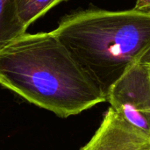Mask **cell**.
Masks as SVG:
<instances>
[{"instance_id":"obj_6","label":"cell","mask_w":150,"mask_h":150,"mask_svg":"<svg viewBox=\"0 0 150 150\" xmlns=\"http://www.w3.org/2000/svg\"><path fill=\"white\" fill-rule=\"evenodd\" d=\"M66 0H14L16 15L27 30L29 25L58 4Z\"/></svg>"},{"instance_id":"obj_7","label":"cell","mask_w":150,"mask_h":150,"mask_svg":"<svg viewBox=\"0 0 150 150\" xmlns=\"http://www.w3.org/2000/svg\"><path fill=\"white\" fill-rule=\"evenodd\" d=\"M135 9L150 12V0H136Z\"/></svg>"},{"instance_id":"obj_4","label":"cell","mask_w":150,"mask_h":150,"mask_svg":"<svg viewBox=\"0 0 150 150\" xmlns=\"http://www.w3.org/2000/svg\"><path fill=\"white\" fill-rule=\"evenodd\" d=\"M80 150H150V132L128 122L111 106Z\"/></svg>"},{"instance_id":"obj_1","label":"cell","mask_w":150,"mask_h":150,"mask_svg":"<svg viewBox=\"0 0 150 150\" xmlns=\"http://www.w3.org/2000/svg\"><path fill=\"white\" fill-rule=\"evenodd\" d=\"M0 85L60 118L106 102L100 86L53 32L25 33L0 50Z\"/></svg>"},{"instance_id":"obj_8","label":"cell","mask_w":150,"mask_h":150,"mask_svg":"<svg viewBox=\"0 0 150 150\" xmlns=\"http://www.w3.org/2000/svg\"><path fill=\"white\" fill-rule=\"evenodd\" d=\"M140 62H144V63H146V64H148V65L150 66V49L142 57V59L140 60Z\"/></svg>"},{"instance_id":"obj_5","label":"cell","mask_w":150,"mask_h":150,"mask_svg":"<svg viewBox=\"0 0 150 150\" xmlns=\"http://www.w3.org/2000/svg\"><path fill=\"white\" fill-rule=\"evenodd\" d=\"M25 33L16 15L14 0H0V50Z\"/></svg>"},{"instance_id":"obj_2","label":"cell","mask_w":150,"mask_h":150,"mask_svg":"<svg viewBox=\"0 0 150 150\" xmlns=\"http://www.w3.org/2000/svg\"><path fill=\"white\" fill-rule=\"evenodd\" d=\"M52 32L106 97L150 49V12L89 8L66 15Z\"/></svg>"},{"instance_id":"obj_3","label":"cell","mask_w":150,"mask_h":150,"mask_svg":"<svg viewBox=\"0 0 150 150\" xmlns=\"http://www.w3.org/2000/svg\"><path fill=\"white\" fill-rule=\"evenodd\" d=\"M106 102L135 127L150 132V66L137 62L111 86Z\"/></svg>"}]
</instances>
